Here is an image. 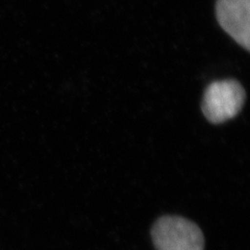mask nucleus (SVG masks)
Returning <instances> with one entry per match:
<instances>
[{"instance_id":"f257e3e1","label":"nucleus","mask_w":250,"mask_h":250,"mask_svg":"<svg viewBox=\"0 0 250 250\" xmlns=\"http://www.w3.org/2000/svg\"><path fill=\"white\" fill-rule=\"evenodd\" d=\"M156 250H203L205 237L194 222L178 216L160 218L151 229Z\"/></svg>"},{"instance_id":"f03ea898","label":"nucleus","mask_w":250,"mask_h":250,"mask_svg":"<svg viewBox=\"0 0 250 250\" xmlns=\"http://www.w3.org/2000/svg\"><path fill=\"white\" fill-rule=\"evenodd\" d=\"M246 93L234 80L217 81L207 88L202 99V113L214 124H220L236 117L244 105Z\"/></svg>"},{"instance_id":"7ed1b4c3","label":"nucleus","mask_w":250,"mask_h":250,"mask_svg":"<svg viewBox=\"0 0 250 250\" xmlns=\"http://www.w3.org/2000/svg\"><path fill=\"white\" fill-rule=\"evenodd\" d=\"M216 15L221 27L246 50L250 49V0H218Z\"/></svg>"}]
</instances>
